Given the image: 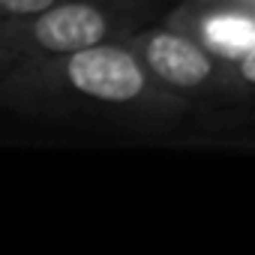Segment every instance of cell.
Segmentation results:
<instances>
[{
	"mask_svg": "<svg viewBox=\"0 0 255 255\" xmlns=\"http://www.w3.org/2000/svg\"><path fill=\"white\" fill-rule=\"evenodd\" d=\"M243 75H246V81H252V54L246 51V57H243Z\"/></svg>",
	"mask_w": 255,
	"mask_h": 255,
	"instance_id": "obj_5",
	"label": "cell"
},
{
	"mask_svg": "<svg viewBox=\"0 0 255 255\" xmlns=\"http://www.w3.org/2000/svg\"><path fill=\"white\" fill-rule=\"evenodd\" d=\"M66 75L75 90L102 102H129L141 93L144 75L135 57L114 45H87L72 51Z\"/></svg>",
	"mask_w": 255,
	"mask_h": 255,
	"instance_id": "obj_1",
	"label": "cell"
},
{
	"mask_svg": "<svg viewBox=\"0 0 255 255\" xmlns=\"http://www.w3.org/2000/svg\"><path fill=\"white\" fill-rule=\"evenodd\" d=\"M51 3H54V0H0V6H6V9H12V12H27V15L42 12V9H48Z\"/></svg>",
	"mask_w": 255,
	"mask_h": 255,
	"instance_id": "obj_4",
	"label": "cell"
},
{
	"mask_svg": "<svg viewBox=\"0 0 255 255\" xmlns=\"http://www.w3.org/2000/svg\"><path fill=\"white\" fill-rule=\"evenodd\" d=\"M108 24L105 15L87 3H63V6H48L42 9L36 21V39L48 51L72 54L78 48L96 45L105 36Z\"/></svg>",
	"mask_w": 255,
	"mask_h": 255,
	"instance_id": "obj_2",
	"label": "cell"
},
{
	"mask_svg": "<svg viewBox=\"0 0 255 255\" xmlns=\"http://www.w3.org/2000/svg\"><path fill=\"white\" fill-rule=\"evenodd\" d=\"M147 63L159 78L177 87H198L210 78V57L189 39L174 33H159L147 45Z\"/></svg>",
	"mask_w": 255,
	"mask_h": 255,
	"instance_id": "obj_3",
	"label": "cell"
}]
</instances>
